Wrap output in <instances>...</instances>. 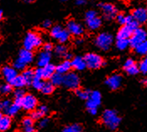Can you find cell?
Segmentation results:
<instances>
[{
    "instance_id": "1",
    "label": "cell",
    "mask_w": 147,
    "mask_h": 132,
    "mask_svg": "<svg viewBox=\"0 0 147 132\" xmlns=\"http://www.w3.org/2000/svg\"><path fill=\"white\" fill-rule=\"evenodd\" d=\"M34 59V55L32 51L24 49L20 50L19 57L13 62V68L17 70H24L26 66L30 64Z\"/></svg>"
},
{
    "instance_id": "2",
    "label": "cell",
    "mask_w": 147,
    "mask_h": 132,
    "mask_svg": "<svg viewBox=\"0 0 147 132\" xmlns=\"http://www.w3.org/2000/svg\"><path fill=\"white\" fill-rule=\"evenodd\" d=\"M102 121L109 129L115 130L119 125L121 119L115 110H106L102 114Z\"/></svg>"
},
{
    "instance_id": "3",
    "label": "cell",
    "mask_w": 147,
    "mask_h": 132,
    "mask_svg": "<svg viewBox=\"0 0 147 132\" xmlns=\"http://www.w3.org/2000/svg\"><path fill=\"white\" fill-rule=\"evenodd\" d=\"M24 48L27 50H34L42 44V38L36 32H29L24 39Z\"/></svg>"
},
{
    "instance_id": "4",
    "label": "cell",
    "mask_w": 147,
    "mask_h": 132,
    "mask_svg": "<svg viewBox=\"0 0 147 132\" xmlns=\"http://www.w3.org/2000/svg\"><path fill=\"white\" fill-rule=\"evenodd\" d=\"M101 101H102V96L98 91L95 90V91L90 92L89 97L87 99L86 106H87L88 111L90 113L91 115H96L97 114L98 107L100 105Z\"/></svg>"
},
{
    "instance_id": "5",
    "label": "cell",
    "mask_w": 147,
    "mask_h": 132,
    "mask_svg": "<svg viewBox=\"0 0 147 132\" xmlns=\"http://www.w3.org/2000/svg\"><path fill=\"white\" fill-rule=\"evenodd\" d=\"M85 20L88 29L90 30L98 29L102 25L101 19L98 16L97 12L94 10H88L85 13Z\"/></svg>"
},
{
    "instance_id": "6",
    "label": "cell",
    "mask_w": 147,
    "mask_h": 132,
    "mask_svg": "<svg viewBox=\"0 0 147 132\" xmlns=\"http://www.w3.org/2000/svg\"><path fill=\"white\" fill-rule=\"evenodd\" d=\"M113 42V36L109 33H99L95 39V44L97 45V47L103 51L109 50L112 46Z\"/></svg>"
},
{
    "instance_id": "7",
    "label": "cell",
    "mask_w": 147,
    "mask_h": 132,
    "mask_svg": "<svg viewBox=\"0 0 147 132\" xmlns=\"http://www.w3.org/2000/svg\"><path fill=\"white\" fill-rule=\"evenodd\" d=\"M51 35L61 44H64L69 40L71 34L67 29H63L61 25H55L51 29Z\"/></svg>"
},
{
    "instance_id": "8",
    "label": "cell",
    "mask_w": 147,
    "mask_h": 132,
    "mask_svg": "<svg viewBox=\"0 0 147 132\" xmlns=\"http://www.w3.org/2000/svg\"><path fill=\"white\" fill-rule=\"evenodd\" d=\"M84 59H85L87 67L91 69H97L104 65V61L102 57L94 53L87 54L84 56Z\"/></svg>"
},
{
    "instance_id": "9",
    "label": "cell",
    "mask_w": 147,
    "mask_h": 132,
    "mask_svg": "<svg viewBox=\"0 0 147 132\" xmlns=\"http://www.w3.org/2000/svg\"><path fill=\"white\" fill-rule=\"evenodd\" d=\"M146 30L143 28H137L129 38V45L135 49L138 44L146 41Z\"/></svg>"
},
{
    "instance_id": "10",
    "label": "cell",
    "mask_w": 147,
    "mask_h": 132,
    "mask_svg": "<svg viewBox=\"0 0 147 132\" xmlns=\"http://www.w3.org/2000/svg\"><path fill=\"white\" fill-rule=\"evenodd\" d=\"M139 23L136 22V20L133 22L129 23L123 25L117 34V39H129V38L131 37L132 33H134V31L138 28Z\"/></svg>"
},
{
    "instance_id": "11",
    "label": "cell",
    "mask_w": 147,
    "mask_h": 132,
    "mask_svg": "<svg viewBox=\"0 0 147 132\" xmlns=\"http://www.w3.org/2000/svg\"><path fill=\"white\" fill-rule=\"evenodd\" d=\"M70 89H77L80 85L79 76L74 72H68L63 76V84Z\"/></svg>"
},
{
    "instance_id": "12",
    "label": "cell",
    "mask_w": 147,
    "mask_h": 132,
    "mask_svg": "<svg viewBox=\"0 0 147 132\" xmlns=\"http://www.w3.org/2000/svg\"><path fill=\"white\" fill-rule=\"evenodd\" d=\"M37 104H38L37 99L31 94L24 95V97L21 99V107L27 111H33L35 110Z\"/></svg>"
},
{
    "instance_id": "13",
    "label": "cell",
    "mask_w": 147,
    "mask_h": 132,
    "mask_svg": "<svg viewBox=\"0 0 147 132\" xmlns=\"http://www.w3.org/2000/svg\"><path fill=\"white\" fill-rule=\"evenodd\" d=\"M100 8L102 9L103 17L106 19L111 20L117 16V13H118L117 9L113 4H111V3H102V4H100Z\"/></svg>"
},
{
    "instance_id": "14",
    "label": "cell",
    "mask_w": 147,
    "mask_h": 132,
    "mask_svg": "<svg viewBox=\"0 0 147 132\" xmlns=\"http://www.w3.org/2000/svg\"><path fill=\"white\" fill-rule=\"evenodd\" d=\"M122 80H123V79L120 75L114 74V75H110L109 77H108V79L105 80V84L110 89L116 90L121 86Z\"/></svg>"
},
{
    "instance_id": "15",
    "label": "cell",
    "mask_w": 147,
    "mask_h": 132,
    "mask_svg": "<svg viewBox=\"0 0 147 132\" xmlns=\"http://www.w3.org/2000/svg\"><path fill=\"white\" fill-rule=\"evenodd\" d=\"M67 29L70 34L73 36H81L84 32L83 27L73 19H71L67 23Z\"/></svg>"
},
{
    "instance_id": "16",
    "label": "cell",
    "mask_w": 147,
    "mask_h": 132,
    "mask_svg": "<svg viewBox=\"0 0 147 132\" xmlns=\"http://www.w3.org/2000/svg\"><path fill=\"white\" fill-rule=\"evenodd\" d=\"M1 73H2L3 76L4 78V79L8 83H10L12 80L18 75L17 69H15L13 67L9 65L3 67L2 69H1Z\"/></svg>"
},
{
    "instance_id": "17",
    "label": "cell",
    "mask_w": 147,
    "mask_h": 132,
    "mask_svg": "<svg viewBox=\"0 0 147 132\" xmlns=\"http://www.w3.org/2000/svg\"><path fill=\"white\" fill-rule=\"evenodd\" d=\"M124 69H125V72L129 75H136L140 72L139 65H136L135 60L132 59H128L125 61V65H124Z\"/></svg>"
},
{
    "instance_id": "18",
    "label": "cell",
    "mask_w": 147,
    "mask_h": 132,
    "mask_svg": "<svg viewBox=\"0 0 147 132\" xmlns=\"http://www.w3.org/2000/svg\"><path fill=\"white\" fill-rule=\"evenodd\" d=\"M131 15L138 23H145L147 22V11L143 8L136 9Z\"/></svg>"
},
{
    "instance_id": "19",
    "label": "cell",
    "mask_w": 147,
    "mask_h": 132,
    "mask_svg": "<svg viewBox=\"0 0 147 132\" xmlns=\"http://www.w3.org/2000/svg\"><path fill=\"white\" fill-rule=\"evenodd\" d=\"M51 55L50 54V52H47V51H41L39 55H38V58H37V65L39 67L42 68V67H45V65H49L50 64V61H51Z\"/></svg>"
},
{
    "instance_id": "20",
    "label": "cell",
    "mask_w": 147,
    "mask_h": 132,
    "mask_svg": "<svg viewBox=\"0 0 147 132\" xmlns=\"http://www.w3.org/2000/svg\"><path fill=\"white\" fill-rule=\"evenodd\" d=\"M20 108H22L21 107V99H15L14 101L11 104V105L5 110V113H6V115H9L11 117V116L15 115L19 112V110H20Z\"/></svg>"
},
{
    "instance_id": "21",
    "label": "cell",
    "mask_w": 147,
    "mask_h": 132,
    "mask_svg": "<svg viewBox=\"0 0 147 132\" xmlns=\"http://www.w3.org/2000/svg\"><path fill=\"white\" fill-rule=\"evenodd\" d=\"M71 68H74L76 70H83L87 68V65L85 62L84 58L81 57V56H77L75 58L72 59V60L71 61Z\"/></svg>"
},
{
    "instance_id": "22",
    "label": "cell",
    "mask_w": 147,
    "mask_h": 132,
    "mask_svg": "<svg viewBox=\"0 0 147 132\" xmlns=\"http://www.w3.org/2000/svg\"><path fill=\"white\" fill-rule=\"evenodd\" d=\"M47 113H48V108L45 105H40L37 110H34L33 111H31L30 117L34 121H35V120H40L43 116H45Z\"/></svg>"
},
{
    "instance_id": "23",
    "label": "cell",
    "mask_w": 147,
    "mask_h": 132,
    "mask_svg": "<svg viewBox=\"0 0 147 132\" xmlns=\"http://www.w3.org/2000/svg\"><path fill=\"white\" fill-rule=\"evenodd\" d=\"M22 129L24 132H34V120L30 117H25L22 121Z\"/></svg>"
},
{
    "instance_id": "24",
    "label": "cell",
    "mask_w": 147,
    "mask_h": 132,
    "mask_svg": "<svg viewBox=\"0 0 147 132\" xmlns=\"http://www.w3.org/2000/svg\"><path fill=\"white\" fill-rule=\"evenodd\" d=\"M71 68V64L70 60H65L63 62H61L60 65H58L57 67H56V71L63 75V74H67L68 72L70 71Z\"/></svg>"
},
{
    "instance_id": "25",
    "label": "cell",
    "mask_w": 147,
    "mask_h": 132,
    "mask_svg": "<svg viewBox=\"0 0 147 132\" xmlns=\"http://www.w3.org/2000/svg\"><path fill=\"white\" fill-rule=\"evenodd\" d=\"M12 124L11 118L9 115H3L0 121V131H5L10 128Z\"/></svg>"
},
{
    "instance_id": "26",
    "label": "cell",
    "mask_w": 147,
    "mask_h": 132,
    "mask_svg": "<svg viewBox=\"0 0 147 132\" xmlns=\"http://www.w3.org/2000/svg\"><path fill=\"white\" fill-rule=\"evenodd\" d=\"M42 73H43V79H51V77L54 75V73H56V67L49 64L45 67H42Z\"/></svg>"
},
{
    "instance_id": "27",
    "label": "cell",
    "mask_w": 147,
    "mask_h": 132,
    "mask_svg": "<svg viewBox=\"0 0 147 132\" xmlns=\"http://www.w3.org/2000/svg\"><path fill=\"white\" fill-rule=\"evenodd\" d=\"M26 83V85H31L32 81L34 79V71L31 69H27L25 70H24L23 74L21 75Z\"/></svg>"
},
{
    "instance_id": "28",
    "label": "cell",
    "mask_w": 147,
    "mask_h": 132,
    "mask_svg": "<svg viewBox=\"0 0 147 132\" xmlns=\"http://www.w3.org/2000/svg\"><path fill=\"white\" fill-rule=\"evenodd\" d=\"M9 84L13 87H15L16 89H21L24 85H26V83H25L22 75H19L14 78Z\"/></svg>"
},
{
    "instance_id": "29",
    "label": "cell",
    "mask_w": 147,
    "mask_h": 132,
    "mask_svg": "<svg viewBox=\"0 0 147 132\" xmlns=\"http://www.w3.org/2000/svg\"><path fill=\"white\" fill-rule=\"evenodd\" d=\"M55 89V85L51 82H44V85L41 88V92L45 95H51Z\"/></svg>"
},
{
    "instance_id": "30",
    "label": "cell",
    "mask_w": 147,
    "mask_h": 132,
    "mask_svg": "<svg viewBox=\"0 0 147 132\" xmlns=\"http://www.w3.org/2000/svg\"><path fill=\"white\" fill-rule=\"evenodd\" d=\"M129 45V39H117L116 47L119 50H125Z\"/></svg>"
},
{
    "instance_id": "31",
    "label": "cell",
    "mask_w": 147,
    "mask_h": 132,
    "mask_svg": "<svg viewBox=\"0 0 147 132\" xmlns=\"http://www.w3.org/2000/svg\"><path fill=\"white\" fill-rule=\"evenodd\" d=\"M51 82L54 85H61L63 84V75L60 73H54V75L51 77Z\"/></svg>"
},
{
    "instance_id": "32",
    "label": "cell",
    "mask_w": 147,
    "mask_h": 132,
    "mask_svg": "<svg viewBox=\"0 0 147 132\" xmlns=\"http://www.w3.org/2000/svg\"><path fill=\"white\" fill-rule=\"evenodd\" d=\"M135 50H136V54H138L139 55H147V41L138 44L135 48Z\"/></svg>"
},
{
    "instance_id": "33",
    "label": "cell",
    "mask_w": 147,
    "mask_h": 132,
    "mask_svg": "<svg viewBox=\"0 0 147 132\" xmlns=\"http://www.w3.org/2000/svg\"><path fill=\"white\" fill-rule=\"evenodd\" d=\"M82 127L78 124H73L70 125L63 129L62 132H82Z\"/></svg>"
},
{
    "instance_id": "34",
    "label": "cell",
    "mask_w": 147,
    "mask_h": 132,
    "mask_svg": "<svg viewBox=\"0 0 147 132\" xmlns=\"http://www.w3.org/2000/svg\"><path fill=\"white\" fill-rule=\"evenodd\" d=\"M55 53L58 56H61V57H65V55L67 54V49L65 45L62 44H58L55 48Z\"/></svg>"
},
{
    "instance_id": "35",
    "label": "cell",
    "mask_w": 147,
    "mask_h": 132,
    "mask_svg": "<svg viewBox=\"0 0 147 132\" xmlns=\"http://www.w3.org/2000/svg\"><path fill=\"white\" fill-rule=\"evenodd\" d=\"M76 94H77V95L79 97L80 99H86V100H87V99H88V97H89L90 92H89L88 90H86V89H77Z\"/></svg>"
},
{
    "instance_id": "36",
    "label": "cell",
    "mask_w": 147,
    "mask_h": 132,
    "mask_svg": "<svg viewBox=\"0 0 147 132\" xmlns=\"http://www.w3.org/2000/svg\"><path fill=\"white\" fill-rule=\"evenodd\" d=\"M12 86L11 85L9 84H3L0 85V94L1 95H9V93L12 92Z\"/></svg>"
},
{
    "instance_id": "37",
    "label": "cell",
    "mask_w": 147,
    "mask_h": 132,
    "mask_svg": "<svg viewBox=\"0 0 147 132\" xmlns=\"http://www.w3.org/2000/svg\"><path fill=\"white\" fill-rule=\"evenodd\" d=\"M43 85H44V82L42 81V79H37V78H34V80L31 83V85L33 86V88L37 89V90H40L42 86H43Z\"/></svg>"
},
{
    "instance_id": "38",
    "label": "cell",
    "mask_w": 147,
    "mask_h": 132,
    "mask_svg": "<svg viewBox=\"0 0 147 132\" xmlns=\"http://www.w3.org/2000/svg\"><path fill=\"white\" fill-rule=\"evenodd\" d=\"M139 69L142 74H147V57L144 58L140 65H139Z\"/></svg>"
},
{
    "instance_id": "39",
    "label": "cell",
    "mask_w": 147,
    "mask_h": 132,
    "mask_svg": "<svg viewBox=\"0 0 147 132\" xmlns=\"http://www.w3.org/2000/svg\"><path fill=\"white\" fill-rule=\"evenodd\" d=\"M116 19L118 23L121 25H125L126 23V19H127V16L124 15L123 13H119V14H117L116 16Z\"/></svg>"
},
{
    "instance_id": "40",
    "label": "cell",
    "mask_w": 147,
    "mask_h": 132,
    "mask_svg": "<svg viewBox=\"0 0 147 132\" xmlns=\"http://www.w3.org/2000/svg\"><path fill=\"white\" fill-rule=\"evenodd\" d=\"M24 95H25L24 94V91L23 90L22 88L17 89L14 91V97H15V99H22Z\"/></svg>"
},
{
    "instance_id": "41",
    "label": "cell",
    "mask_w": 147,
    "mask_h": 132,
    "mask_svg": "<svg viewBox=\"0 0 147 132\" xmlns=\"http://www.w3.org/2000/svg\"><path fill=\"white\" fill-rule=\"evenodd\" d=\"M34 78H37V79H43V73H42V68H38L34 70Z\"/></svg>"
},
{
    "instance_id": "42",
    "label": "cell",
    "mask_w": 147,
    "mask_h": 132,
    "mask_svg": "<svg viewBox=\"0 0 147 132\" xmlns=\"http://www.w3.org/2000/svg\"><path fill=\"white\" fill-rule=\"evenodd\" d=\"M1 103H2V108H3V110H4V111L7 110L12 104V102L9 99H5V100L2 101Z\"/></svg>"
},
{
    "instance_id": "43",
    "label": "cell",
    "mask_w": 147,
    "mask_h": 132,
    "mask_svg": "<svg viewBox=\"0 0 147 132\" xmlns=\"http://www.w3.org/2000/svg\"><path fill=\"white\" fill-rule=\"evenodd\" d=\"M49 123V120L48 119H46V118H43V119H41L40 121V123H39V126L40 127V128H44L45 127L46 125H47V124Z\"/></svg>"
},
{
    "instance_id": "44",
    "label": "cell",
    "mask_w": 147,
    "mask_h": 132,
    "mask_svg": "<svg viewBox=\"0 0 147 132\" xmlns=\"http://www.w3.org/2000/svg\"><path fill=\"white\" fill-rule=\"evenodd\" d=\"M43 49H44V50H45V51L50 52V51L53 49V45L51 44V43H46V44H44Z\"/></svg>"
},
{
    "instance_id": "45",
    "label": "cell",
    "mask_w": 147,
    "mask_h": 132,
    "mask_svg": "<svg viewBox=\"0 0 147 132\" xmlns=\"http://www.w3.org/2000/svg\"><path fill=\"white\" fill-rule=\"evenodd\" d=\"M42 27L44 29H49L50 27H51V22L50 20H45L42 23Z\"/></svg>"
},
{
    "instance_id": "46",
    "label": "cell",
    "mask_w": 147,
    "mask_h": 132,
    "mask_svg": "<svg viewBox=\"0 0 147 132\" xmlns=\"http://www.w3.org/2000/svg\"><path fill=\"white\" fill-rule=\"evenodd\" d=\"M85 3H86V0H77L76 1V3L78 5H83V4H85Z\"/></svg>"
},
{
    "instance_id": "47",
    "label": "cell",
    "mask_w": 147,
    "mask_h": 132,
    "mask_svg": "<svg viewBox=\"0 0 147 132\" xmlns=\"http://www.w3.org/2000/svg\"><path fill=\"white\" fill-rule=\"evenodd\" d=\"M65 58H66L67 60H70L72 58V55H71V54H70V53H67V55H65Z\"/></svg>"
},
{
    "instance_id": "48",
    "label": "cell",
    "mask_w": 147,
    "mask_h": 132,
    "mask_svg": "<svg viewBox=\"0 0 147 132\" xmlns=\"http://www.w3.org/2000/svg\"><path fill=\"white\" fill-rule=\"evenodd\" d=\"M82 43V39H78L76 40V44H81Z\"/></svg>"
},
{
    "instance_id": "49",
    "label": "cell",
    "mask_w": 147,
    "mask_h": 132,
    "mask_svg": "<svg viewBox=\"0 0 147 132\" xmlns=\"http://www.w3.org/2000/svg\"><path fill=\"white\" fill-rule=\"evenodd\" d=\"M24 2L27 3H30L34 2V0H24Z\"/></svg>"
},
{
    "instance_id": "50",
    "label": "cell",
    "mask_w": 147,
    "mask_h": 132,
    "mask_svg": "<svg viewBox=\"0 0 147 132\" xmlns=\"http://www.w3.org/2000/svg\"><path fill=\"white\" fill-rule=\"evenodd\" d=\"M3 19V12H2V10H0V20Z\"/></svg>"
},
{
    "instance_id": "51",
    "label": "cell",
    "mask_w": 147,
    "mask_h": 132,
    "mask_svg": "<svg viewBox=\"0 0 147 132\" xmlns=\"http://www.w3.org/2000/svg\"><path fill=\"white\" fill-rule=\"evenodd\" d=\"M144 84H145V85L147 86V78L146 79H145V80H144Z\"/></svg>"
},
{
    "instance_id": "52",
    "label": "cell",
    "mask_w": 147,
    "mask_h": 132,
    "mask_svg": "<svg viewBox=\"0 0 147 132\" xmlns=\"http://www.w3.org/2000/svg\"><path fill=\"white\" fill-rule=\"evenodd\" d=\"M3 110V108H2V103L0 102V110Z\"/></svg>"
},
{
    "instance_id": "53",
    "label": "cell",
    "mask_w": 147,
    "mask_h": 132,
    "mask_svg": "<svg viewBox=\"0 0 147 132\" xmlns=\"http://www.w3.org/2000/svg\"><path fill=\"white\" fill-rule=\"evenodd\" d=\"M2 116H3V115H2V114L0 113V121H1V118H2Z\"/></svg>"
},
{
    "instance_id": "54",
    "label": "cell",
    "mask_w": 147,
    "mask_h": 132,
    "mask_svg": "<svg viewBox=\"0 0 147 132\" xmlns=\"http://www.w3.org/2000/svg\"><path fill=\"white\" fill-rule=\"evenodd\" d=\"M62 2H65V1H67V0H61Z\"/></svg>"
},
{
    "instance_id": "55",
    "label": "cell",
    "mask_w": 147,
    "mask_h": 132,
    "mask_svg": "<svg viewBox=\"0 0 147 132\" xmlns=\"http://www.w3.org/2000/svg\"><path fill=\"white\" fill-rule=\"evenodd\" d=\"M34 132H38V131H34Z\"/></svg>"
},
{
    "instance_id": "56",
    "label": "cell",
    "mask_w": 147,
    "mask_h": 132,
    "mask_svg": "<svg viewBox=\"0 0 147 132\" xmlns=\"http://www.w3.org/2000/svg\"><path fill=\"white\" fill-rule=\"evenodd\" d=\"M146 11H147V9H146Z\"/></svg>"
}]
</instances>
